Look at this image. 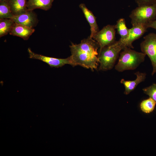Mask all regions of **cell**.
<instances>
[{"label": "cell", "instance_id": "cell-22", "mask_svg": "<svg viewBox=\"0 0 156 156\" xmlns=\"http://www.w3.org/2000/svg\"><path fill=\"white\" fill-rule=\"evenodd\" d=\"M8 0H0V2L2 1H8Z\"/></svg>", "mask_w": 156, "mask_h": 156}, {"label": "cell", "instance_id": "cell-20", "mask_svg": "<svg viewBox=\"0 0 156 156\" xmlns=\"http://www.w3.org/2000/svg\"><path fill=\"white\" fill-rule=\"evenodd\" d=\"M138 6L149 5L156 3V0H135Z\"/></svg>", "mask_w": 156, "mask_h": 156}, {"label": "cell", "instance_id": "cell-18", "mask_svg": "<svg viewBox=\"0 0 156 156\" xmlns=\"http://www.w3.org/2000/svg\"><path fill=\"white\" fill-rule=\"evenodd\" d=\"M13 16L8 1L0 2V19H10Z\"/></svg>", "mask_w": 156, "mask_h": 156}, {"label": "cell", "instance_id": "cell-8", "mask_svg": "<svg viewBox=\"0 0 156 156\" xmlns=\"http://www.w3.org/2000/svg\"><path fill=\"white\" fill-rule=\"evenodd\" d=\"M14 23L33 28L38 24V20L36 13L33 11L28 10L18 15H13L10 18Z\"/></svg>", "mask_w": 156, "mask_h": 156}, {"label": "cell", "instance_id": "cell-17", "mask_svg": "<svg viewBox=\"0 0 156 156\" xmlns=\"http://www.w3.org/2000/svg\"><path fill=\"white\" fill-rule=\"evenodd\" d=\"M156 103L151 98L143 100L140 103L141 110L143 112L148 114L152 112L155 107Z\"/></svg>", "mask_w": 156, "mask_h": 156}, {"label": "cell", "instance_id": "cell-6", "mask_svg": "<svg viewBox=\"0 0 156 156\" xmlns=\"http://www.w3.org/2000/svg\"><path fill=\"white\" fill-rule=\"evenodd\" d=\"M116 29L115 25H108L98 32L93 38L99 44L100 51L104 47L116 41Z\"/></svg>", "mask_w": 156, "mask_h": 156}, {"label": "cell", "instance_id": "cell-5", "mask_svg": "<svg viewBox=\"0 0 156 156\" xmlns=\"http://www.w3.org/2000/svg\"><path fill=\"white\" fill-rule=\"evenodd\" d=\"M140 43V47L142 52L149 58L153 67L151 73L153 76L156 73V34L150 33L144 38Z\"/></svg>", "mask_w": 156, "mask_h": 156}, {"label": "cell", "instance_id": "cell-14", "mask_svg": "<svg viewBox=\"0 0 156 156\" xmlns=\"http://www.w3.org/2000/svg\"><path fill=\"white\" fill-rule=\"evenodd\" d=\"M8 2L13 15H18L28 10L26 0H8Z\"/></svg>", "mask_w": 156, "mask_h": 156}, {"label": "cell", "instance_id": "cell-1", "mask_svg": "<svg viewBox=\"0 0 156 156\" xmlns=\"http://www.w3.org/2000/svg\"><path fill=\"white\" fill-rule=\"evenodd\" d=\"M70 47L73 67L80 66L90 69L92 71L97 69L99 63L97 50L100 46L92 38L89 36L78 44L72 43Z\"/></svg>", "mask_w": 156, "mask_h": 156}, {"label": "cell", "instance_id": "cell-19", "mask_svg": "<svg viewBox=\"0 0 156 156\" xmlns=\"http://www.w3.org/2000/svg\"><path fill=\"white\" fill-rule=\"evenodd\" d=\"M142 90L144 94L148 95L156 103V83H153L143 88Z\"/></svg>", "mask_w": 156, "mask_h": 156}, {"label": "cell", "instance_id": "cell-12", "mask_svg": "<svg viewBox=\"0 0 156 156\" xmlns=\"http://www.w3.org/2000/svg\"><path fill=\"white\" fill-rule=\"evenodd\" d=\"M79 7L82 10L85 18L90 25L91 34L89 36L92 38L95 34L99 31L96 23V17L92 12L86 7L85 4L81 3L79 5Z\"/></svg>", "mask_w": 156, "mask_h": 156}, {"label": "cell", "instance_id": "cell-16", "mask_svg": "<svg viewBox=\"0 0 156 156\" xmlns=\"http://www.w3.org/2000/svg\"><path fill=\"white\" fill-rule=\"evenodd\" d=\"M14 22L10 19H0V37L7 35L9 33Z\"/></svg>", "mask_w": 156, "mask_h": 156}, {"label": "cell", "instance_id": "cell-9", "mask_svg": "<svg viewBox=\"0 0 156 156\" xmlns=\"http://www.w3.org/2000/svg\"><path fill=\"white\" fill-rule=\"evenodd\" d=\"M147 29L146 26L143 24L132 26V28L129 29V33L127 38L123 41L120 40L125 47L133 49V42L143 35L146 31Z\"/></svg>", "mask_w": 156, "mask_h": 156}, {"label": "cell", "instance_id": "cell-2", "mask_svg": "<svg viewBox=\"0 0 156 156\" xmlns=\"http://www.w3.org/2000/svg\"><path fill=\"white\" fill-rule=\"evenodd\" d=\"M122 50L115 66V69L118 72L135 70L145 60L146 55L142 52L137 51L127 47Z\"/></svg>", "mask_w": 156, "mask_h": 156}, {"label": "cell", "instance_id": "cell-11", "mask_svg": "<svg viewBox=\"0 0 156 156\" xmlns=\"http://www.w3.org/2000/svg\"><path fill=\"white\" fill-rule=\"evenodd\" d=\"M35 30L34 28L14 23L9 33L11 35L21 37L26 40Z\"/></svg>", "mask_w": 156, "mask_h": 156}, {"label": "cell", "instance_id": "cell-4", "mask_svg": "<svg viewBox=\"0 0 156 156\" xmlns=\"http://www.w3.org/2000/svg\"><path fill=\"white\" fill-rule=\"evenodd\" d=\"M129 17L132 26L138 24L146 25L156 19V3L138 6L131 11Z\"/></svg>", "mask_w": 156, "mask_h": 156}, {"label": "cell", "instance_id": "cell-10", "mask_svg": "<svg viewBox=\"0 0 156 156\" xmlns=\"http://www.w3.org/2000/svg\"><path fill=\"white\" fill-rule=\"evenodd\" d=\"M136 76V79L133 81L125 80L122 79L120 81L125 87V91L124 94L125 95L129 94L136 88L137 86L140 83L144 81L146 78V74L145 73L137 71L134 73Z\"/></svg>", "mask_w": 156, "mask_h": 156}, {"label": "cell", "instance_id": "cell-3", "mask_svg": "<svg viewBox=\"0 0 156 156\" xmlns=\"http://www.w3.org/2000/svg\"><path fill=\"white\" fill-rule=\"evenodd\" d=\"M124 47L120 39L103 48L100 51L98 56L100 64L99 70L106 71L111 69L114 66L120 52Z\"/></svg>", "mask_w": 156, "mask_h": 156}, {"label": "cell", "instance_id": "cell-13", "mask_svg": "<svg viewBox=\"0 0 156 156\" xmlns=\"http://www.w3.org/2000/svg\"><path fill=\"white\" fill-rule=\"evenodd\" d=\"M54 0H28L27 6L28 10L33 11L40 9L45 11L49 10L52 7Z\"/></svg>", "mask_w": 156, "mask_h": 156}, {"label": "cell", "instance_id": "cell-7", "mask_svg": "<svg viewBox=\"0 0 156 156\" xmlns=\"http://www.w3.org/2000/svg\"><path fill=\"white\" fill-rule=\"evenodd\" d=\"M27 51L29 55V58L42 61L47 64L52 68H58L62 67L66 64H70L72 66H73L70 56L65 59L47 56L34 53L29 48L28 49Z\"/></svg>", "mask_w": 156, "mask_h": 156}, {"label": "cell", "instance_id": "cell-21", "mask_svg": "<svg viewBox=\"0 0 156 156\" xmlns=\"http://www.w3.org/2000/svg\"><path fill=\"white\" fill-rule=\"evenodd\" d=\"M146 26L147 28H152L156 30V19L148 23Z\"/></svg>", "mask_w": 156, "mask_h": 156}, {"label": "cell", "instance_id": "cell-15", "mask_svg": "<svg viewBox=\"0 0 156 156\" xmlns=\"http://www.w3.org/2000/svg\"><path fill=\"white\" fill-rule=\"evenodd\" d=\"M115 26L118 34L120 36V39L122 41L125 40L128 36L129 29L126 26L125 19L121 18L118 19Z\"/></svg>", "mask_w": 156, "mask_h": 156}]
</instances>
